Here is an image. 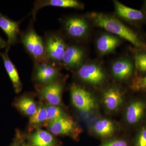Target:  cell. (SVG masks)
I'll use <instances>...</instances> for the list:
<instances>
[{
    "label": "cell",
    "mask_w": 146,
    "mask_h": 146,
    "mask_svg": "<svg viewBox=\"0 0 146 146\" xmlns=\"http://www.w3.org/2000/svg\"><path fill=\"white\" fill-rule=\"evenodd\" d=\"M88 16L96 26L128 41L138 50H146L145 42L135 31L117 18L98 12H92Z\"/></svg>",
    "instance_id": "obj_1"
},
{
    "label": "cell",
    "mask_w": 146,
    "mask_h": 146,
    "mask_svg": "<svg viewBox=\"0 0 146 146\" xmlns=\"http://www.w3.org/2000/svg\"><path fill=\"white\" fill-rule=\"evenodd\" d=\"M34 22L32 19L26 29L21 31L19 42L22 44L33 62H35L44 60L47 58L43 37L35 31Z\"/></svg>",
    "instance_id": "obj_2"
},
{
    "label": "cell",
    "mask_w": 146,
    "mask_h": 146,
    "mask_svg": "<svg viewBox=\"0 0 146 146\" xmlns=\"http://www.w3.org/2000/svg\"><path fill=\"white\" fill-rule=\"evenodd\" d=\"M46 56L48 60L61 66L67 44L60 31L46 32L43 36Z\"/></svg>",
    "instance_id": "obj_3"
},
{
    "label": "cell",
    "mask_w": 146,
    "mask_h": 146,
    "mask_svg": "<svg viewBox=\"0 0 146 146\" xmlns=\"http://www.w3.org/2000/svg\"><path fill=\"white\" fill-rule=\"evenodd\" d=\"M89 26L86 19L81 16L74 15L63 18L60 31L65 38L79 42L86 38L89 31Z\"/></svg>",
    "instance_id": "obj_4"
},
{
    "label": "cell",
    "mask_w": 146,
    "mask_h": 146,
    "mask_svg": "<svg viewBox=\"0 0 146 146\" xmlns=\"http://www.w3.org/2000/svg\"><path fill=\"white\" fill-rule=\"evenodd\" d=\"M33 78L41 85H46L58 79L61 66L45 59L33 62Z\"/></svg>",
    "instance_id": "obj_5"
},
{
    "label": "cell",
    "mask_w": 146,
    "mask_h": 146,
    "mask_svg": "<svg viewBox=\"0 0 146 146\" xmlns=\"http://www.w3.org/2000/svg\"><path fill=\"white\" fill-rule=\"evenodd\" d=\"M70 93L72 102L79 110L87 112L95 109L96 101L89 91L74 84L71 86Z\"/></svg>",
    "instance_id": "obj_6"
},
{
    "label": "cell",
    "mask_w": 146,
    "mask_h": 146,
    "mask_svg": "<svg viewBox=\"0 0 146 146\" xmlns=\"http://www.w3.org/2000/svg\"><path fill=\"white\" fill-rule=\"evenodd\" d=\"M77 74L82 81L94 85L101 84L106 78L102 69L94 63H83L77 69Z\"/></svg>",
    "instance_id": "obj_7"
},
{
    "label": "cell",
    "mask_w": 146,
    "mask_h": 146,
    "mask_svg": "<svg viewBox=\"0 0 146 146\" xmlns=\"http://www.w3.org/2000/svg\"><path fill=\"white\" fill-rule=\"evenodd\" d=\"M20 21H14L0 12V28L4 32L7 37V46L6 51H8L11 47L19 42L21 34L20 25L24 19Z\"/></svg>",
    "instance_id": "obj_8"
},
{
    "label": "cell",
    "mask_w": 146,
    "mask_h": 146,
    "mask_svg": "<svg viewBox=\"0 0 146 146\" xmlns=\"http://www.w3.org/2000/svg\"><path fill=\"white\" fill-rule=\"evenodd\" d=\"M85 57V51L81 46L76 44H68L61 67L70 70L78 69L83 64Z\"/></svg>",
    "instance_id": "obj_9"
},
{
    "label": "cell",
    "mask_w": 146,
    "mask_h": 146,
    "mask_svg": "<svg viewBox=\"0 0 146 146\" xmlns=\"http://www.w3.org/2000/svg\"><path fill=\"white\" fill-rule=\"evenodd\" d=\"M63 86V82L58 79L52 83L42 85L39 91L42 96L51 105L57 106L61 102Z\"/></svg>",
    "instance_id": "obj_10"
},
{
    "label": "cell",
    "mask_w": 146,
    "mask_h": 146,
    "mask_svg": "<svg viewBox=\"0 0 146 146\" xmlns=\"http://www.w3.org/2000/svg\"><path fill=\"white\" fill-rule=\"evenodd\" d=\"M47 6L80 9L84 8L83 4L76 0H37L35 2L34 7L31 12L33 20L35 21L38 11Z\"/></svg>",
    "instance_id": "obj_11"
},
{
    "label": "cell",
    "mask_w": 146,
    "mask_h": 146,
    "mask_svg": "<svg viewBox=\"0 0 146 146\" xmlns=\"http://www.w3.org/2000/svg\"><path fill=\"white\" fill-rule=\"evenodd\" d=\"M115 12L120 18L134 23H140L146 20L143 11L131 8L117 1H115Z\"/></svg>",
    "instance_id": "obj_12"
},
{
    "label": "cell",
    "mask_w": 146,
    "mask_h": 146,
    "mask_svg": "<svg viewBox=\"0 0 146 146\" xmlns=\"http://www.w3.org/2000/svg\"><path fill=\"white\" fill-rule=\"evenodd\" d=\"M8 52L6 50L4 52H0V56L2 58L5 68L12 84L15 92L18 93L22 90L23 85L18 70L9 56Z\"/></svg>",
    "instance_id": "obj_13"
},
{
    "label": "cell",
    "mask_w": 146,
    "mask_h": 146,
    "mask_svg": "<svg viewBox=\"0 0 146 146\" xmlns=\"http://www.w3.org/2000/svg\"><path fill=\"white\" fill-rule=\"evenodd\" d=\"M134 67L133 62L129 59H121L113 63L112 67V73L114 76L118 79H127L133 75Z\"/></svg>",
    "instance_id": "obj_14"
},
{
    "label": "cell",
    "mask_w": 146,
    "mask_h": 146,
    "mask_svg": "<svg viewBox=\"0 0 146 146\" xmlns=\"http://www.w3.org/2000/svg\"><path fill=\"white\" fill-rule=\"evenodd\" d=\"M50 131L55 135H69L76 129V125L72 120L63 117L49 123Z\"/></svg>",
    "instance_id": "obj_15"
},
{
    "label": "cell",
    "mask_w": 146,
    "mask_h": 146,
    "mask_svg": "<svg viewBox=\"0 0 146 146\" xmlns=\"http://www.w3.org/2000/svg\"><path fill=\"white\" fill-rule=\"evenodd\" d=\"M120 40L117 36L112 34H104L97 41L98 50L103 54L113 52L119 45Z\"/></svg>",
    "instance_id": "obj_16"
},
{
    "label": "cell",
    "mask_w": 146,
    "mask_h": 146,
    "mask_svg": "<svg viewBox=\"0 0 146 146\" xmlns=\"http://www.w3.org/2000/svg\"><path fill=\"white\" fill-rule=\"evenodd\" d=\"M103 100L106 108L113 111L118 109L122 103V95L117 88H111L105 92Z\"/></svg>",
    "instance_id": "obj_17"
},
{
    "label": "cell",
    "mask_w": 146,
    "mask_h": 146,
    "mask_svg": "<svg viewBox=\"0 0 146 146\" xmlns=\"http://www.w3.org/2000/svg\"><path fill=\"white\" fill-rule=\"evenodd\" d=\"M145 105L142 102L136 101L131 104L127 109L126 119L129 123L133 124L139 121L143 115Z\"/></svg>",
    "instance_id": "obj_18"
},
{
    "label": "cell",
    "mask_w": 146,
    "mask_h": 146,
    "mask_svg": "<svg viewBox=\"0 0 146 146\" xmlns=\"http://www.w3.org/2000/svg\"><path fill=\"white\" fill-rule=\"evenodd\" d=\"M32 145L33 146H54V141L51 133L46 131L38 130L32 135Z\"/></svg>",
    "instance_id": "obj_19"
},
{
    "label": "cell",
    "mask_w": 146,
    "mask_h": 146,
    "mask_svg": "<svg viewBox=\"0 0 146 146\" xmlns=\"http://www.w3.org/2000/svg\"><path fill=\"white\" fill-rule=\"evenodd\" d=\"M94 129L97 135L102 137H108L113 134L115 129L111 121L107 119H103L95 123Z\"/></svg>",
    "instance_id": "obj_20"
},
{
    "label": "cell",
    "mask_w": 146,
    "mask_h": 146,
    "mask_svg": "<svg viewBox=\"0 0 146 146\" xmlns=\"http://www.w3.org/2000/svg\"><path fill=\"white\" fill-rule=\"evenodd\" d=\"M14 105L21 112L31 117L34 115L37 110L36 104L29 97L20 98L14 103Z\"/></svg>",
    "instance_id": "obj_21"
},
{
    "label": "cell",
    "mask_w": 146,
    "mask_h": 146,
    "mask_svg": "<svg viewBox=\"0 0 146 146\" xmlns=\"http://www.w3.org/2000/svg\"><path fill=\"white\" fill-rule=\"evenodd\" d=\"M47 112L46 109L44 106L37 108V110L34 115L30 118L29 123L32 125H37L46 122Z\"/></svg>",
    "instance_id": "obj_22"
},
{
    "label": "cell",
    "mask_w": 146,
    "mask_h": 146,
    "mask_svg": "<svg viewBox=\"0 0 146 146\" xmlns=\"http://www.w3.org/2000/svg\"><path fill=\"white\" fill-rule=\"evenodd\" d=\"M46 109L47 112L46 122H48L49 123L54 120L65 117L61 109L56 106H47Z\"/></svg>",
    "instance_id": "obj_23"
},
{
    "label": "cell",
    "mask_w": 146,
    "mask_h": 146,
    "mask_svg": "<svg viewBox=\"0 0 146 146\" xmlns=\"http://www.w3.org/2000/svg\"><path fill=\"white\" fill-rule=\"evenodd\" d=\"M136 53L135 66L139 72L146 73V50H141Z\"/></svg>",
    "instance_id": "obj_24"
},
{
    "label": "cell",
    "mask_w": 146,
    "mask_h": 146,
    "mask_svg": "<svg viewBox=\"0 0 146 146\" xmlns=\"http://www.w3.org/2000/svg\"><path fill=\"white\" fill-rule=\"evenodd\" d=\"M130 88L134 91L146 92V76L134 78L131 83Z\"/></svg>",
    "instance_id": "obj_25"
},
{
    "label": "cell",
    "mask_w": 146,
    "mask_h": 146,
    "mask_svg": "<svg viewBox=\"0 0 146 146\" xmlns=\"http://www.w3.org/2000/svg\"><path fill=\"white\" fill-rule=\"evenodd\" d=\"M136 146H146V128L143 129L138 135Z\"/></svg>",
    "instance_id": "obj_26"
},
{
    "label": "cell",
    "mask_w": 146,
    "mask_h": 146,
    "mask_svg": "<svg viewBox=\"0 0 146 146\" xmlns=\"http://www.w3.org/2000/svg\"><path fill=\"white\" fill-rule=\"evenodd\" d=\"M100 146H128V144L124 140H116L106 142Z\"/></svg>",
    "instance_id": "obj_27"
},
{
    "label": "cell",
    "mask_w": 146,
    "mask_h": 146,
    "mask_svg": "<svg viewBox=\"0 0 146 146\" xmlns=\"http://www.w3.org/2000/svg\"><path fill=\"white\" fill-rule=\"evenodd\" d=\"M7 46V42L0 36V48H6Z\"/></svg>",
    "instance_id": "obj_28"
},
{
    "label": "cell",
    "mask_w": 146,
    "mask_h": 146,
    "mask_svg": "<svg viewBox=\"0 0 146 146\" xmlns=\"http://www.w3.org/2000/svg\"><path fill=\"white\" fill-rule=\"evenodd\" d=\"M145 9L146 10V1L145 2Z\"/></svg>",
    "instance_id": "obj_29"
}]
</instances>
